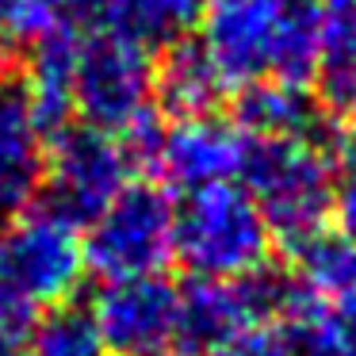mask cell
I'll return each instance as SVG.
<instances>
[{"instance_id":"52a82bcc","label":"cell","mask_w":356,"mask_h":356,"mask_svg":"<svg viewBox=\"0 0 356 356\" xmlns=\"http://www.w3.org/2000/svg\"><path fill=\"white\" fill-rule=\"evenodd\" d=\"M123 142L134 161H149L157 177L180 195L241 177L249 149V134L234 119L218 115L172 119L169 127H154L149 119Z\"/></svg>"},{"instance_id":"5bb4252c","label":"cell","mask_w":356,"mask_h":356,"mask_svg":"<svg viewBox=\"0 0 356 356\" xmlns=\"http://www.w3.org/2000/svg\"><path fill=\"white\" fill-rule=\"evenodd\" d=\"M222 73L207 58V50L195 42H172L165 50L154 77V104L169 119H192V115H215L218 100L226 92Z\"/></svg>"},{"instance_id":"8fae6325","label":"cell","mask_w":356,"mask_h":356,"mask_svg":"<svg viewBox=\"0 0 356 356\" xmlns=\"http://www.w3.org/2000/svg\"><path fill=\"white\" fill-rule=\"evenodd\" d=\"M325 108L307 85L291 81H253L238 88L234 123L249 138H310L322 142Z\"/></svg>"},{"instance_id":"e0dca14e","label":"cell","mask_w":356,"mask_h":356,"mask_svg":"<svg viewBox=\"0 0 356 356\" xmlns=\"http://www.w3.org/2000/svg\"><path fill=\"white\" fill-rule=\"evenodd\" d=\"M27 345H31V356H108L92 314L73 302L50 307L27 333Z\"/></svg>"},{"instance_id":"ac0fdd59","label":"cell","mask_w":356,"mask_h":356,"mask_svg":"<svg viewBox=\"0 0 356 356\" xmlns=\"http://www.w3.org/2000/svg\"><path fill=\"white\" fill-rule=\"evenodd\" d=\"M73 0H0V35L8 42H39L70 24Z\"/></svg>"},{"instance_id":"6da1fadb","label":"cell","mask_w":356,"mask_h":356,"mask_svg":"<svg viewBox=\"0 0 356 356\" xmlns=\"http://www.w3.org/2000/svg\"><path fill=\"white\" fill-rule=\"evenodd\" d=\"M200 47L226 85L314 77L318 4L314 0H207Z\"/></svg>"},{"instance_id":"5b68a950","label":"cell","mask_w":356,"mask_h":356,"mask_svg":"<svg viewBox=\"0 0 356 356\" xmlns=\"http://www.w3.org/2000/svg\"><path fill=\"white\" fill-rule=\"evenodd\" d=\"M177 203L161 184H127L85 226V268L108 280L157 276L172 261Z\"/></svg>"},{"instance_id":"d6986e66","label":"cell","mask_w":356,"mask_h":356,"mask_svg":"<svg viewBox=\"0 0 356 356\" xmlns=\"http://www.w3.org/2000/svg\"><path fill=\"white\" fill-rule=\"evenodd\" d=\"M333 218L341 234L356 238V134L337 154V192H333Z\"/></svg>"},{"instance_id":"8992f818","label":"cell","mask_w":356,"mask_h":356,"mask_svg":"<svg viewBox=\"0 0 356 356\" xmlns=\"http://www.w3.org/2000/svg\"><path fill=\"white\" fill-rule=\"evenodd\" d=\"M131 165L134 157L123 138L88 123H65L47 138L42 207L81 230L131 184Z\"/></svg>"},{"instance_id":"7a4b0ae2","label":"cell","mask_w":356,"mask_h":356,"mask_svg":"<svg viewBox=\"0 0 356 356\" xmlns=\"http://www.w3.org/2000/svg\"><path fill=\"white\" fill-rule=\"evenodd\" d=\"M241 184L261 207L272 238L302 249L333 218L337 157L310 138H249Z\"/></svg>"},{"instance_id":"4fadbf2b","label":"cell","mask_w":356,"mask_h":356,"mask_svg":"<svg viewBox=\"0 0 356 356\" xmlns=\"http://www.w3.org/2000/svg\"><path fill=\"white\" fill-rule=\"evenodd\" d=\"M77 42L81 27L65 24L58 31L42 35L39 42H31L27 54V73L24 88L31 96V111L39 119L42 134H58L73 115V65H77Z\"/></svg>"},{"instance_id":"7402d4cb","label":"cell","mask_w":356,"mask_h":356,"mask_svg":"<svg viewBox=\"0 0 356 356\" xmlns=\"http://www.w3.org/2000/svg\"><path fill=\"white\" fill-rule=\"evenodd\" d=\"M0 356H31L27 337H0Z\"/></svg>"},{"instance_id":"2e32d148","label":"cell","mask_w":356,"mask_h":356,"mask_svg":"<svg viewBox=\"0 0 356 356\" xmlns=\"http://www.w3.org/2000/svg\"><path fill=\"white\" fill-rule=\"evenodd\" d=\"M299 253V280L310 295L333 302V307L356 310V238L345 234H318Z\"/></svg>"},{"instance_id":"30bf717a","label":"cell","mask_w":356,"mask_h":356,"mask_svg":"<svg viewBox=\"0 0 356 356\" xmlns=\"http://www.w3.org/2000/svg\"><path fill=\"white\" fill-rule=\"evenodd\" d=\"M47 169V134L31 111L24 77H0V226L35 203Z\"/></svg>"},{"instance_id":"277c9868","label":"cell","mask_w":356,"mask_h":356,"mask_svg":"<svg viewBox=\"0 0 356 356\" xmlns=\"http://www.w3.org/2000/svg\"><path fill=\"white\" fill-rule=\"evenodd\" d=\"M154 77L149 47L115 31H81L73 65V111L81 123L115 138H131L154 119Z\"/></svg>"},{"instance_id":"9a60e30c","label":"cell","mask_w":356,"mask_h":356,"mask_svg":"<svg viewBox=\"0 0 356 356\" xmlns=\"http://www.w3.org/2000/svg\"><path fill=\"white\" fill-rule=\"evenodd\" d=\"M280 322L287 356H356V310L333 307L302 284L295 287Z\"/></svg>"},{"instance_id":"ba28073f","label":"cell","mask_w":356,"mask_h":356,"mask_svg":"<svg viewBox=\"0 0 356 356\" xmlns=\"http://www.w3.org/2000/svg\"><path fill=\"white\" fill-rule=\"evenodd\" d=\"M0 272L35 310L62 307L85 276L81 230L47 207H27L0 226Z\"/></svg>"},{"instance_id":"ffe728a7","label":"cell","mask_w":356,"mask_h":356,"mask_svg":"<svg viewBox=\"0 0 356 356\" xmlns=\"http://www.w3.org/2000/svg\"><path fill=\"white\" fill-rule=\"evenodd\" d=\"M35 322H39V310L0 272V337H27L35 330Z\"/></svg>"},{"instance_id":"3957f363","label":"cell","mask_w":356,"mask_h":356,"mask_svg":"<svg viewBox=\"0 0 356 356\" xmlns=\"http://www.w3.org/2000/svg\"><path fill=\"white\" fill-rule=\"evenodd\" d=\"M272 230L245 184L195 188L177 203L172 257L195 280H241L268 264Z\"/></svg>"},{"instance_id":"44dd1931","label":"cell","mask_w":356,"mask_h":356,"mask_svg":"<svg viewBox=\"0 0 356 356\" xmlns=\"http://www.w3.org/2000/svg\"><path fill=\"white\" fill-rule=\"evenodd\" d=\"M207 356H287L284 333L268 330V325H257V330H245L238 337H230L226 345L211 348Z\"/></svg>"},{"instance_id":"7c38bea8","label":"cell","mask_w":356,"mask_h":356,"mask_svg":"<svg viewBox=\"0 0 356 356\" xmlns=\"http://www.w3.org/2000/svg\"><path fill=\"white\" fill-rule=\"evenodd\" d=\"M314 85L330 115L356 119V0H318Z\"/></svg>"},{"instance_id":"9c48e42d","label":"cell","mask_w":356,"mask_h":356,"mask_svg":"<svg viewBox=\"0 0 356 356\" xmlns=\"http://www.w3.org/2000/svg\"><path fill=\"white\" fill-rule=\"evenodd\" d=\"M88 314L108 356H165L169 348H177L180 287L161 272L108 280Z\"/></svg>"}]
</instances>
